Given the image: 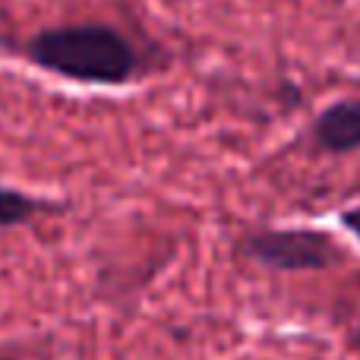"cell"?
<instances>
[{"instance_id":"cell-1","label":"cell","mask_w":360,"mask_h":360,"mask_svg":"<svg viewBox=\"0 0 360 360\" xmlns=\"http://www.w3.org/2000/svg\"><path fill=\"white\" fill-rule=\"evenodd\" d=\"M19 51L41 73L79 86H127L149 70L139 44L111 22L48 25L25 38Z\"/></svg>"},{"instance_id":"cell-4","label":"cell","mask_w":360,"mask_h":360,"mask_svg":"<svg viewBox=\"0 0 360 360\" xmlns=\"http://www.w3.org/2000/svg\"><path fill=\"white\" fill-rule=\"evenodd\" d=\"M60 209L51 199H38L29 196L22 190H13V186H0V228H19V224L32 221L35 215Z\"/></svg>"},{"instance_id":"cell-2","label":"cell","mask_w":360,"mask_h":360,"mask_svg":"<svg viewBox=\"0 0 360 360\" xmlns=\"http://www.w3.org/2000/svg\"><path fill=\"white\" fill-rule=\"evenodd\" d=\"M240 253L272 272H326L342 262V247L319 228H259L247 231Z\"/></svg>"},{"instance_id":"cell-5","label":"cell","mask_w":360,"mask_h":360,"mask_svg":"<svg viewBox=\"0 0 360 360\" xmlns=\"http://www.w3.org/2000/svg\"><path fill=\"white\" fill-rule=\"evenodd\" d=\"M338 221H342L345 231H351V234H354L357 240H360V202L351 205V209H345L342 215H338Z\"/></svg>"},{"instance_id":"cell-6","label":"cell","mask_w":360,"mask_h":360,"mask_svg":"<svg viewBox=\"0 0 360 360\" xmlns=\"http://www.w3.org/2000/svg\"><path fill=\"white\" fill-rule=\"evenodd\" d=\"M0 360H13V357H0Z\"/></svg>"},{"instance_id":"cell-3","label":"cell","mask_w":360,"mask_h":360,"mask_svg":"<svg viewBox=\"0 0 360 360\" xmlns=\"http://www.w3.org/2000/svg\"><path fill=\"white\" fill-rule=\"evenodd\" d=\"M310 139L326 155H348L360 149V95L342 98L319 111L310 127Z\"/></svg>"}]
</instances>
